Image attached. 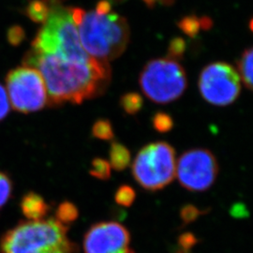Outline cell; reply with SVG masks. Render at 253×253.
<instances>
[{
    "label": "cell",
    "mask_w": 253,
    "mask_h": 253,
    "mask_svg": "<svg viewBox=\"0 0 253 253\" xmlns=\"http://www.w3.org/2000/svg\"><path fill=\"white\" fill-rule=\"evenodd\" d=\"M24 66L41 73L45 84L48 102L80 104L100 94L111 78L108 62L92 59L89 62L64 60L53 54L30 50L24 58Z\"/></svg>",
    "instance_id": "obj_1"
},
{
    "label": "cell",
    "mask_w": 253,
    "mask_h": 253,
    "mask_svg": "<svg viewBox=\"0 0 253 253\" xmlns=\"http://www.w3.org/2000/svg\"><path fill=\"white\" fill-rule=\"evenodd\" d=\"M84 50L92 58L108 62L126 50L129 28L126 19L115 12L100 14L84 9H72Z\"/></svg>",
    "instance_id": "obj_2"
},
{
    "label": "cell",
    "mask_w": 253,
    "mask_h": 253,
    "mask_svg": "<svg viewBox=\"0 0 253 253\" xmlns=\"http://www.w3.org/2000/svg\"><path fill=\"white\" fill-rule=\"evenodd\" d=\"M67 231L55 218L21 222L3 236L0 253H76Z\"/></svg>",
    "instance_id": "obj_3"
},
{
    "label": "cell",
    "mask_w": 253,
    "mask_h": 253,
    "mask_svg": "<svg viewBox=\"0 0 253 253\" xmlns=\"http://www.w3.org/2000/svg\"><path fill=\"white\" fill-rule=\"evenodd\" d=\"M32 50L73 62H89L93 59L82 46L72 9L64 8L62 4L51 8L43 27L32 42Z\"/></svg>",
    "instance_id": "obj_4"
},
{
    "label": "cell",
    "mask_w": 253,
    "mask_h": 253,
    "mask_svg": "<svg viewBox=\"0 0 253 253\" xmlns=\"http://www.w3.org/2000/svg\"><path fill=\"white\" fill-rule=\"evenodd\" d=\"M140 86L156 103L166 104L179 99L187 88V76L182 66L170 58L153 59L140 74Z\"/></svg>",
    "instance_id": "obj_5"
},
{
    "label": "cell",
    "mask_w": 253,
    "mask_h": 253,
    "mask_svg": "<svg viewBox=\"0 0 253 253\" xmlns=\"http://www.w3.org/2000/svg\"><path fill=\"white\" fill-rule=\"evenodd\" d=\"M175 151L165 142H157L143 147L132 164V174L145 190L156 191L165 188L174 178Z\"/></svg>",
    "instance_id": "obj_6"
},
{
    "label": "cell",
    "mask_w": 253,
    "mask_h": 253,
    "mask_svg": "<svg viewBox=\"0 0 253 253\" xmlns=\"http://www.w3.org/2000/svg\"><path fill=\"white\" fill-rule=\"evenodd\" d=\"M9 102L21 113H33L45 107L48 96L45 84L36 69L22 66L10 71L7 78Z\"/></svg>",
    "instance_id": "obj_7"
},
{
    "label": "cell",
    "mask_w": 253,
    "mask_h": 253,
    "mask_svg": "<svg viewBox=\"0 0 253 253\" xmlns=\"http://www.w3.org/2000/svg\"><path fill=\"white\" fill-rule=\"evenodd\" d=\"M200 93L204 100L215 106H227L239 96L241 83L235 69L223 62L208 65L200 74Z\"/></svg>",
    "instance_id": "obj_8"
},
{
    "label": "cell",
    "mask_w": 253,
    "mask_h": 253,
    "mask_svg": "<svg viewBox=\"0 0 253 253\" xmlns=\"http://www.w3.org/2000/svg\"><path fill=\"white\" fill-rule=\"evenodd\" d=\"M175 172L183 188L190 191H205L217 179L218 164L211 151L190 149L181 155Z\"/></svg>",
    "instance_id": "obj_9"
},
{
    "label": "cell",
    "mask_w": 253,
    "mask_h": 253,
    "mask_svg": "<svg viewBox=\"0 0 253 253\" xmlns=\"http://www.w3.org/2000/svg\"><path fill=\"white\" fill-rule=\"evenodd\" d=\"M130 235L116 221H102L89 228L84 237V253H129Z\"/></svg>",
    "instance_id": "obj_10"
},
{
    "label": "cell",
    "mask_w": 253,
    "mask_h": 253,
    "mask_svg": "<svg viewBox=\"0 0 253 253\" xmlns=\"http://www.w3.org/2000/svg\"><path fill=\"white\" fill-rule=\"evenodd\" d=\"M21 210L30 220L42 219L48 214L49 206L35 192H28L21 201Z\"/></svg>",
    "instance_id": "obj_11"
},
{
    "label": "cell",
    "mask_w": 253,
    "mask_h": 253,
    "mask_svg": "<svg viewBox=\"0 0 253 253\" xmlns=\"http://www.w3.org/2000/svg\"><path fill=\"white\" fill-rule=\"evenodd\" d=\"M111 168L116 171H123L129 165L130 153L125 145L119 143H113L109 152Z\"/></svg>",
    "instance_id": "obj_12"
},
{
    "label": "cell",
    "mask_w": 253,
    "mask_h": 253,
    "mask_svg": "<svg viewBox=\"0 0 253 253\" xmlns=\"http://www.w3.org/2000/svg\"><path fill=\"white\" fill-rule=\"evenodd\" d=\"M253 48H249L245 50L238 61V75L249 89L253 88Z\"/></svg>",
    "instance_id": "obj_13"
},
{
    "label": "cell",
    "mask_w": 253,
    "mask_h": 253,
    "mask_svg": "<svg viewBox=\"0 0 253 253\" xmlns=\"http://www.w3.org/2000/svg\"><path fill=\"white\" fill-rule=\"evenodd\" d=\"M50 7L44 0H31L27 5V15L35 23H45L50 14Z\"/></svg>",
    "instance_id": "obj_14"
},
{
    "label": "cell",
    "mask_w": 253,
    "mask_h": 253,
    "mask_svg": "<svg viewBox=\"0 0 253 253\" xmlns=\"http://www.w3.org/2000/svg\"><path fill=\"white\" fill-rule=\"evenodd\" d=\"M144 101L143 98L140 94L129 92L124 94L120 99V106L123 109L126 114L128 115H135L142 107H143Z\"/></svg>",
    "instance_id": "obj_15"
},
{
    "label": "cell",
    "mask_w": 253,
    "mask_h": 253,
    "mask_svg": "<svg viewBox=\"0 0 253 253\" xmlns=\"http://www.w3.org/2000/svg\"><path fill=\"white\" fill-rule=\"evenodd\" d=\"M56 220L63 225L71 224L78 217V209L71 202H64L56 209Z\"/></svg>",
    "instance_id": "obj_16"
},
{
    "label": "cell",
    "mask_w": 253,
    "mask_h": 253,
    "mask_svg": "<svg viewBox=\"0 0 253 253\" xmlns=\"http://www.w3.org/2000/svg\"><path fill=\"white\" fill-rule=\"evenodd\" d=\"M92 135L103 141H111L114 139V129L111 122L107 119H99L92 126Z\"/></svg>",
    "instance_id": "obj_17"
},
{
    "label": "cell",
    "mask_w": 253,
    "mask_h": 253,
    "mask_svg": "<svg viewBox=\"0 0 253 253\" xmlns=\"http://www.w3.org/2000/svg\"><path fill=\"white\" fill-rule=\"evenodd\" d=\"M178 27L181 30L188 36L190 38H195L199 34L201 29H202V25H201V18L195 16V15H190V16H186L177 24Z\"/></svg>",
    "instance_id": "obj_18"
},
{
    "label": "cell",
    "mask_w": 253,
    "mask_h": 253,
    "mask_svg": "<svg viewBox=\"0 0 253 253\" xmlns=\"http://www.w3.org/2000/svg\"><path fill=\"white\" fill-rule=\"evenodd\" d=\"M89 173L100 180H108L111 177V165L107 161L97 158L91 163Z\"/></svg>",
    "instance_id": "obj_19"
},
{
    "label": "cell",
    "mask_w": 253,
    "mask_h": 253,
    "mask_svg": "<svg viewBox=\"0 0 253 253\" xmlns=\"http://www.w3.org/2000/svg\"><path fill=\"white\" fill-rule=\"evenodd\" d=\"M152 125L158 132L166 133L172 129L173 126V120L169 114L159 112L154 115Z\"/></svg>",
    "instance_id": "obj_20"
},
{
    "label": "cell",
    "mask_w": 253,
    "mask_h": 253,
    "mask_svg": "<svg viewBox=\"0 0 253 253\" xmlns=\"http://www.w3.org/2000/svg\"><path fill=\"white\" fill-rule=\"evenodd\" d=\"M136 193L134 190L129 186H121L116 192L115 200L118 206L128 208L135 201Z\"/></svg>",
    "instance_id": "obj_21"
},
{
    "label": "cell",
    "mask_w": 253,
    "mask_h": 253,
    "mask_svg": "<svg viewBox=\"0 0 253 253\" xmlns=\"http://www.w3.org/2000/svg\"><path fill=\"white\" fill-rule=\"evenodd\" d=\"M186 42L182 38H174L170 42L168 47V57L172 60L177 61L181 59L186 52Z\"/></svg>",
    "instance_id": "obj_22"
},
{
    "label": "cell",
    "mask_w": 253,
    "mask_h": 253,
    "mask_svg": "<svg viewBox=\"0 0 253 253\" xmlns=\"http://www.w3.org/2000/svg\"><path fill=\"white\" fill-rule=\"evenodd\" d=\"M12 191V182L9 175L0 172V208H3L10 197Z\"/></svg>",
    "instance_id": "obj_23"
},
{
    "label": "cell",
    "mask_w": 253,
    "mask_h": 253,
    "mask_svg": "<svg viewBox=\"0 0 253 253\" xmlns=\"http://www.w3.org/2000/svg\"><path fill=\"white\" fill-rule=\"evenodd\" d=\"M201 214H202V212L199 208H196L195 206H192V205H187L181 208L180 210L181 219L186 224L190 223V222L194 221L195 219H197V217H199Z\"/></svg>",
    "instance_id": "obj_24"
},
{
    "label": "cell",
    "mask_w": 253,
    "mask_h": 253,
    "mask_svg": "<svg viewBox=\"0 0 253 253\" xmlns=\"http://www.w3.org/2000/svg\"><path fill=\"white\" fill-rule=\"evenodd\" d=\"M25 37L26 32L24 28L20 26H13L10 27L7 33V39L11 45H19L25 40Z\"/></svg>",
    "instance_id": "obj_25"
},
{
    "label": "cell",
    "mask_w": 253,
    "mask_h": 253,
    "mask_svg": "<svg viewBox=\"0 0 253 253\" xmlns=\"http://www.w3.org/2000/svg\"><path fill=\"white\" fill-rule=\"evenodd\" d=\"M9 112V100L6 89L0 84V121L8 116Z\"/></svg>",
    "instance_id": "obj_26"
},
{
    "label": "cell",
    "mask_w": 253,
    "mask_h": 253,
    "mask_svg": "<svg viewBox=\"0 0 253 253\" xmlns=\"http://www.w3.org/2000/svg\"><path fill=\"white\" fill-rule=\"evenodd\" d=\"M178 242H179V245L184 251H188V250L191 249L194 245L196 244L197 240H196L195 236L192 234L186 233V234L181 235Z\"/></svg>",
    "instance_id": "obj_27"
},
{
    "label": "cell",
    "mask_w": 253,
    "mask_h": 253,
    "mask_svg": "<svg viewBox=\"0 0 253 253\" xmlns=\"http://www.w3.org/2000/svg\"><path fill=\"white\" fill-rule=\"evenodd\" d=\"M96 12L100 13V14H106L112 11V4L107 1V0H101L96 7Z\"/></svg>",
    "instance_id": "obj_28"
},
{
    "label": "cell",
    "mask_w": 253,
    "mask_h": 253,
    "mask_svg": "<svg viewBox=\"0 0 253 253\" xmlns=\"http://www.w3.org/2000/svg\"><path fill=\"white\" fill-rule=\"evenodd\" d=\"M232 215L235 216L236 217H246V214H247V211H246V208L244 206H241V205H236L232 210Z\"/></svg>",
    "instance_id": "obj_29"
},
{
    "label": "cell",
    "mask_w": 253,
    "mask_h": 253,
    "mask_svg": "<svg viewBox=\"0 0 253 253\" xmlns=\"http://www.w3.org/2000/svg\"><path fill=\"white\" fill-rule=\"evenodd\" d=\"M201 25H202V29L208 30L212 27V21L208 17H201Z\"/></svg>",
    "instance_id": "obj_30"
},
{
    "label": "cell",
    "mask_w": 253,
    "mask_h": 253,
    "mask_svg": "<svg viewBox=\"0 0 253 253\" xmlns=\"http://www.w3.org/2000/svg\"><path fill=\"white\" fill-rule=\"evenodd\" d=\"M144 2H145V4H146L148 7L152 8V7H154V6L156 5V3L159 2V0H144Z\"/></svg>",
    "instance_id": "obj_31"
},
{
    "label": "cell",
    "mask_w": 253,
    "mask_h": 253,
    "mask_svg": "<svg viewBox=\"0 0 253 253\" xmlns=\"http://www.w3.org/2000/svg\"><path fill=\"white\" fill-rule=\"evenodd\" d=\"M174 0H159V2L163 5H172Z\"/></svg>",
    "instance_id": "obj_32"
},
{
    "label": "cell",
    "mask_w": 253,
    "mask_h": 253,
    "mask_svg": "<svg viewBox=\"0 0 253 253\" xmlns=\"http://www.w3.org/2000/svg\"><path fill=\"white\" fill-rule=\"evenodd\" d=\"M107 1H109V2L112 4V3H122V2H124L125 0H107Z\"/></svg>",
    "instance_id": "obj_33"
},
{
    "label": "cell",
    "mask_w": 253,
    "mask_h": 253,
    "mask_svg": "<svg viewBox=\"0 0 253 253\" xmlns=\"http://www.w3.org/2000/svg\"></svg>",
    "instance_id": "obj_34"
}]
</instances>
